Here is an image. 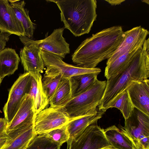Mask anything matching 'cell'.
Returning <instances> with one entry per match:
<instances>
[{"label": "cell", "instance_id": "cell-1", "mask_svg": "<svg viewBox=\"0 0 149 149\" xmlns=\"http://www.w3.org/2000/svg\"><path fill=\"white\" fill-rule=\"evenodd\" d=\"M124 32L120 26L104 29L84 40L72 56L77 66L93 68L108 59L123 39Z\"/></svg>", "mask_w": 149, "mask_h": 149}, {"label": "cell", "instance_id": "cell-2", "mask_svg": "<svg viewBox=\"0 0 149 149\" xmlns=\"http://www.w3.org/2000/svg\"><path fill=\"white\" fill-rule=\"evenodd\" d=\"M149 39L145 41L141 51L122 70L107 79L98 110L105 112L112 100L126 89L132 81H141L149 77Z\"/></svg>", "mask_w": 149, "mask_h": 149}, {"label": "cell", "instance_id": "cell-3", "mask_svg": "<svg viewBox=\"0 0 149 149\" xmlns=\"http://www.w3.org/2000/svg\"><path fill=\"white\" fill-rule=\"evenodd\" d=\"M60 10L64 29L76 37L88 33L97 17L96 0H49Z\"/></svg>", "mask_w": 149, "mask_h": 149}, {"label": "cell", "instance_id": "cell-4", "mask_svg": "<svg viewBox=\"0 0 149 149\" xmlns=\"http://www.w3.org/2000/svg\"><path fill=\"white\" fill-rule=\"evenodd\" d=\"M106 81L97 79L85 92L73 97L62 109L70 120L81 117L97 110L104 92Z\"/></svg>", "mask_w": 149, "mask_h": 149}, {"label": "cell", "instance_id": "cell-5", "mask_svg": "<svg viewBox=\"0 0 149 149\" xmlns=\"http://www.w3.org/2000/svg\"><path fill=\"white\" fill-rule=\"evenodd\" d=\"M120 129L129 137L136 149H149V116L134 108Z\"/></svg>", "mask_w": 149, "mask_h": 149}, {"label": "cell", "instance_id": "cell-6", "mask_svg": "<svg viewBox=\"0 0 149 149\" xmlns=\"http://www.w3.org/2000/svg\"><path fill=\"white\" fill-rule=\"evenodd\" d=\"M41 55L46 67L44 75L61 74L62 78H67L86 73L99 74L101 71L99 68H84L68 64L63 61V58L60 56L42 49H41Z\"/></svg>", "mask_w": 149, "mask_h": 149}, {"label": "cell", "instance_id": "cell-7", "mask_svg": "<svg viewBox=\"0 0 149 149\" xmlns=\"http://www.w3.org/2000/svg\"><path fill=\"white\" fill-rule=\"evenodd\" d=\"M32 78L29 73H24L20 75L10 89L8 100L3 109L4 118L7 124L17 112L25 95L29 94Z\"/></svg>", "mask_w": 149, "mask_h": 149}, {"label": "cell", "instance_id": "cell-8", "mask_svg": "<svg viewBox=\"0 0 149 149\" xmlns=\"http://www.w3.org/2000/svg\"><path fill=\"white\" fill-rule=\"evenodd\" d=\"M19 39L24 45L19 54L22 65L26 72L29 73L37 81L42 77L40 73L45 66L41 55V49L32 42V39L25 36L20 37Z\"/></svg>", "mask_w": 149, "mask_h": 149}, {"label": "cell", "instance_id": "cell-9", "mask_svg": "<svg viewBox=\"0 0 149 149\" xmlns=\"http://www.w3.org/2000/svg\"><path fill=\"white\" fill-rule=\"evenodd\" d=\"M69 120L61 108L50 106L35 114L33 131L36 135L43 134L66 125Z\"/></svg>", "mask_w": 149, "mask_h": 149}, {"label": "cell", "instance_id": "cell-10", "mask_svg": "<svg viewBox=\"0 0 149 149\" xmlns=\"http://www.w3.org/2000/svg\"><path fill=\"white\" fill-rule=\"evenodd\" d=\"M97 121L90 124L78 137L71 141L70 149H103L111 146L104 129L98 125Z\"/></svg>", "mask_w": 149, "mask_h": 149}, {"label": "cell", "instance_id": "cell-11", "mask_svg": "<svg viewBox=\"0 0 149 149\" xmlns=\"http://www.w3.org/2000/svg\"><path fill=\"white\" fill-rule=\"evenodd\" d=\"M64 27L54 29L52 33L45 38L32 41L41 49L58 55L63 58L70 53L69 44L63 35Z\"/></svg>", "mask_w": 149, "mask_h": 149}, {"label": "cell", "instance_id": "cell-12", "mask_svg": "<svg viewBox=\"0 0 149 149\" xmlns=\"http://www.w3.org/2000/svg\"><path fill=\"white\" fill-rule=\"evenodd\" d=\"M125 36L118 48L107 59L106 65L113 61L132 48L143 43L149 34L148 30L141 26L124 32Z\"/></svg>", "mask_w": 149, "mask_h": 149}, {"label": "cell", "instance_id": "cell-13", "mask_svg": "<svg viewBox=\"0 0 149 149\" xmlns=\"http://www.w3.org/2000/svg\"><path fill=\"white\" fill-rule=\"evenodd\" d=\"M35 114L33 99L27 94L13 118L7 124L6 132L33 126Z\"/></svg>", "mask_w": 149, "mask_h": 149}, {"label": "cell", "instance_id": "cell-14", "mask_svg": "<svg viewBox=\"0 0 149 149\" xmlns=\"http://www.w3.org/2000/svg\"><path fill=\"white\" fill-rule=\"evenodd\" d=\"M134 107L149 116V80L132 81L126 88Z\"/></svg>", "mask_w": 149, "mask_h": 149}, {"label": "cell", "instance_id": "cell-15", "mask_svg": "<svg viewBox=\"0 0 149 149\" xmlns=\"http://www.w3.org/2000/svg\"><path fill=\"white\" fill-rule=\"evenodd\" d=\"M0 30L19 37L24 36L23 27L7 0H0Z\"/></svg>", "mask_w": 149, "mask_h": 149}, {"label": "cell", "instance_id": "cell-16", "mask_svg": "<svg viewBox=\"0 0 149 149\" xmlns=\"http://www.w3.org/2000/svg\"><path fill=\"white\" fill-rule=\"evenodd\" d=\"M7 139L1 149H24L26 148L36 135L33 126L17 129L6 132Z\"/></svg>", "mask_w": 149, "mask_h": 149}, {"label": "cell", "instance_id": "cell-17", "mask_svg": "<svg viewBox=\"0 0 149 149\" xmlns=\"http://www.w3.org/2000/svg\"><path fill=\"white\" fill-rule=\"evenodd\" d=\"M104 112L97 109L90 114L70 120L67 124L69 134V139L71 141L80 135L90 124L101 118Z\"/></svg>", "mask_w": 149, "mask_h": 149}, {"label": "cell", "instance_id": "cell-18", "mask_svg": "<svg viewBox=\"0 0 149 149\" xmlns=\"http://www.w3.org/2000/svg\"><path fill=\"white\" fill-rule=\"evenodd\" d=\"M104 130L106 137L112 148L115 149H136L129 137L115 125Z\"/></svg>", "mask_w": 149, "mask_h": 149}, {"label": "cell", "instance_id": "cell-19", "mask_svg": "<svg viewBox=\"0 0 149 149\" xmlns=\"http://www.w3.org/2000/svg\"><path fill=\"white\" fill-rule=\"evenodd\" d=\"M144 43L136 46L111 63L107 64L104 76L107 79L117 74L125 68L141 51Z\"/></svg>", "mask_w": 149, "mask_h": 149}, {"label": "cell", "instance_id": "cell-20", "mask_svg": "<svg viewBox=\"0 0 149 149\" xmlns=\"http://www.w3.org/2000/svg\"><path fill=\"white\" fill-rule=\"evenodd\" d=\"M8 1L23 27L24 36L32 39L33 37L35 26L30 18L29 11L25 8L26 3L24 1L8 0Z\"/></svg>", "mask_w": 149, "mask_h": 149}, {"label": "cell", "instance_id": "cell-21", "mask_svg": "<svg viewBox=\"0 0 149 149\" xmlns=\"http://www.w3.org/2000/svg\"><path fill=\"white\" fill-rule=\"evenodd\" d=\"M20 59L15 50L5 48L0 52V75L3 79L17 69Z\"/></svg>", "mask_w": 149, "mask_h": 149}, {"label": "cell", "instance_id": "cell-22", "mask_svg": "<svg viewBox=\"0 0 149 149\" xmlns=\"http://www.w3.org/2000/svg\"><path fill=\"white\" fill-rule=\"evenodd\" d=\"M99 74L86 73L69 78L72 98L85 92L92 86L97 79Z\"/></svg>", "mask_w": 149, "mask_h": 149}, {"label": "cell", "instance_id": "cell-23", "mask_svg": "<svg viewBox=\"0 0 149 149\" xmlns=\"http://www.w3.org/2000/svg\"><path fill=\"white\" fill-rule=\"evenodd\" d=\"M72 98L71 90L69 78H62L49 104L54 107L62 108Z\"/></svg>", "mask_w": 149, "mask_h": 149}, {"label": "cell", "instance_id": "cell-24", "mask_svg": "<svg viewBox=\"0 0 149 149\" xmlns=\"http://www.w3.org/2000/svg\"><path fill=\"white\" fill-rule=\"evenodd\" d=\"M42 77L36 81L32 77L31 86L29 94L33 98L35 114L47 108L49 101L43 89Z\"/></svg>", "mask_w": 149, "mask_h": 149}, {"label": "cell", "instance_id": "cell-25", "mask_svg": "<svg viewBox=\"0 0 149 149\" xmlns=\"http://www.w3.org/2000/svg\"><path fill=\"white\" fill-rule=\"evenodd\" d=\"M113 107L116 108L120 111L125 120L127 118L131 115L134 107L126 89L112 100L108 105L107 109Z\"/></svg>", "mask_w": 149, "mask_h": 149}, {"label": "cell", "instance_id": "cell-26", "mask_svg": "<svg viewBox=\"0 0 149 149\" xmlns=\"http://www.w3.org/2000/svg\"><path fill=\"white\" fill-rule=\"evenodd\" d=\"M61 146L42 134L36 135L25 149H60Z\"/></svg>", "mask_w": 149, "mask_h": 149}, {"label": "cell", "instance_id": "cell-27", "mask_svg": "<svg viewBox=\"0 0 149 149\" xmlns=\"http://www.w3.org/2000/svg\"><path fill=\"white\" fill-rule=\"evenodd\" d=\"M62 78L61 74L56 75H44L42 79V86L49 101Z\"/></svg>", "mask_w": 149, "mask_h": 149}, {"label": "cell", "instance_id": "cell-28", "mask_svg": "<svg viewBox=\"0 0 149 149\" xmlns=\"http://www.w3.org/2000/svg\"><path fill=\"white\" fill-rule=\"evenodd\" d=\"M67 124L43 134L52 141L61 146L63 143L67 142L69 139Z\"/></svg>", "mask_w": 149, "mask_h": 149}, {"label": "cell", "instance_id": "cell-29", "mask_svg": "<svg viewBox=\"0 0 149 149\" xmlns=\"http://www.w3.org/2000/svg\"><path fill=\"white\" fill-rule=\"evenodd\" d=\"M10 33L0 31V52L5 48L6 43L9 39Z\"/></svg>", "mask_w": 149, "mask_h": 149}, {"label": "cell", "instance_id": "cell-30", "mask_svg": "<svg viewBox=\"0 0 149 149\" xmlns=\"http://www.w3.org/2000/svg\"><path fill=\"white\" fill-rule=\"evenodd\" d=\"M7 125V123L5 118H0V135L6 133Z\"/></svg>", "mask_w": 149, "mask_h": 149}, {"label": "cell", "instance_id": "cell-31", "mask_svg": "<svg viewBox=\"0 0 149 149\" xmlns=\"http://www.w3.org/2000/svg\"><path fill=\"white\" fill-rule=\"evenodd\" d=\"M7 139L6 133L0 135V149H1L5 144Z\"/></svg>", "mask_w": 149, "mask_h": 149}, {"label": "cell", "instance_id": "cell-32", "mask_svg": "<svg viewBox=\"0 0 149 149\" xmlns=\"http://www.w3.org/2000/svg\"><path fill=\"white\" fill-rule=\"evenodd\" d=\"M108 3L112 6H116L120 4L125 1V0H105Z\"/></svg>", "mask_w": 149, "mask_h": 149}, {"label": "cell", "instance_id": "cell-33", "mask_svg": "<svg viewBox=\"0 0 149 149\" xmlns=\"http://www.w3.org/2000/svg\"><path fill=\"white\" fill-rule=\"evenodd\" d=\"M70 142L71 141L69 140L67 142V149H70Z\"/></svg>", "mask_w": 149, "mask_h": 149}, {"label": "cell", "instance_id": "cell-34", "mask_svg": "<svg viewBox=\"0 0 149 149\" xmlns=\"http://www.w3.org/2000/svg\"><path fill=\"white\" fill-rule=\"evenodd\" d=\"M141 1L145 3L148 4H149V1L148 0H142Z\"/></svg>", "mask_w": 149, "mask_h": 149}, {"label": "cell", "instance_id": "cell-35", "mask_svg": "<svg viewBox=\"0 0 149 149\" xmlns=\"http://www.w3.org/2000/svg\"><path fill=\"white\" fill-rule=\"evenodd\" d=\"M103 149H114V148H112L111 146H109V147L106 148H104Z\"/></svg>", "mask_w": 149, "mask_h": 149}, {"label": "cell", "instance_id": "cell-36", "mask_svg": "<svg viewBox=\"0 0 149 149\" xmlns=\"http://www.w3.org/2000/svg\"><path fill=\"white\" fill-rule=\"evenodd\" d=\"M2 79H3L1 77V76L0 75V84L1 83Z\"/></svg>", "mask_w": 149, "mask_h": 149}, {"label": "cell", "instance_id": "cell-37", "mask_svg": "<svg viewBox=\"0 0 149 149\" xmlns=\"http://www.w3.org/2000/svg\"><path fill=\"white\" fill-rule=\"evenodd\" d=\"M26 148H24V149H25Z\"/></svg>", "mask_w": 149, "mask_h": 149}]
</instances>
